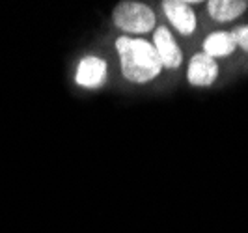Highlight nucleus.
<instances>
[{"mask_svg":"<svg viewBox=\"0 0 248 233\" xmlns=\"http://www.w3.org/2000/svg\"><path fill=\"white\" fill-rule=\"evenodd\" d=\"M116 49L122 62V73L127 80L146 84L155 77H159L162 69L161 60L149 41L122 36L116 39Z\"/></svg>","mask_w":248,"mask_h":233,"instance_id":"f257e3e1","label":"nucleus"},{"mask_svg":"<svg viewBox=\"0 0 248 233\" xmlns=\"http://www.w3.org/2000/svg\"><path fill=\"white\" fill-rule=\"evenodd\" d=\"M112 19L127 34H148L155 28L153 10L140 2H120L112 12Z\"/></svg>","mask_w":248,"mask_h":233,"instance_id":"f03ea898","label":"nucleus"},{"mask_svg":"<svg viewBox=\"0 0 248 233\" xmlns=\"http://www.w3.org/2000/svg\"><path fill=\"white\" fill-rule=\"evenodd\" d=\"M153 49L157 52L161 65L166 69H177L183 62V54L179 45L175 43L174 36L166 26H159L153 34Z\"/></svg>","mask_w":248,"mask_h":233,"instance_id":"7ed1b4c3","label":"nucleus"},{"mask_svg":"<svg viewBox=\"0 0 248 233\" xmlns=\"http://www.w3.org/2000/svg\"><path fill=\"white\" fill-rule=\"evenodd\" d=\"M162 10L166 13V19L174 25V28L179 34L190 36L196 30V15L192 12V8L188 6V2L166 0V2H162Z\"/></svg>","mask_w":248,"mask_h":233,"instance_id":"20e7f679","label":"nucleus"},{"mask_svg":"<svg viewBox=\"0 0 248 233\" xmlns=\"http://www.w3.org/2000/svg\"><path fill=\"white\" fill-rule=\"evenodd\" d=\"M218 75V65L211 56L198 52L192 56V60L188 63V71L186 78L192 86H211Z\"/></svg>","mask_w":248,"mask_h":233,"instance_id":"39448f33","label":"nucleus"},{"mask_svg":"<svg viewBox=\"0 0 248 233\" xmlns=\"http://www.w3.org/2000/svg\"><path fill=\"white\" fill-rule=\"evenodd\" d=\"M107 78V63L97 56H86L82 58L78 67H77V75L75 80L77 84L82 88H99Z\"/></svg>","mask_w":248,"mask_h":233,"instance_id":"423d86ee","label":"nucleus"},{"mask_svg":"<svg viewBox=\"0 0 248 233\" xmlns=\"http://www.w3.org/2000/svg\"><path fill=\"white\" fill-rule=\"evenodd\" d=\"M237 49L235 37L230 32H213L211 36L205 37L203 41V54L215 58H226L230 54H233Z\"/></svg>","mask_w":248,"mask_h":233,"instance_id":"0eeeda50","label":"nucleus"},{"mask_svg":"<svg viewBox=\"0 0 248 233\" xmlns=\"http://www.w3.org/2000/svg\"><path fill=\"white\" fill-rule=\"evenodd\" d=\"M248 2L245 0H211L207 4V10L215 21L218 23H228L233 21L237 17H241L247 12Z\"/></svg>","mask_w":248,"mask_h":233,"instance_id":"6e6552de","label":"nucleus"},{"mask_svg":"<svg viewBox=\"0 0 248 233\" xmlns=\"http://www.w3.org/2000/svg\"><path fill=\"white\" fill-rule=\"evenodd\" d=\"M233 37H235L237 45H239V47H243V49L248 52V25L237 28L235 32H233Z\"/></svg>","mask_w":248,"mask_h":233,"instance_id":"1a4fd4ad","label":"nucleus"}]
</instances>
